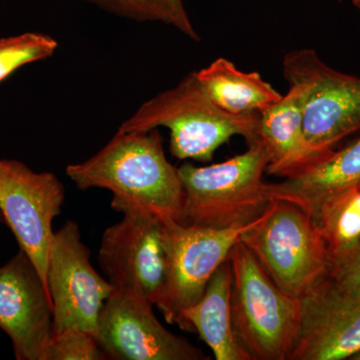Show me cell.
<instances>
[{"mask_svg":"<svg viewBox=\"0 0 360 360\" xmlns=\"http://www.w3.org/2000/svg\"><path fill=\"white\" fill-rule=\"evenodd\" d=\"M153 307V303L136 293L115 290L104 303L96 335L108 359H206L200 348L167 330Z\"/></svg>","mask_w":360,"mask_h":360,"instance_id":"8fae6325","label":"cell"},{"mask_svg":"<svg viewBox=\"0 0 360 360\" xmlns=\"http://www.w3.org/2000/svg\"><path fill=\"white\" fill-rule=\"evenodd\" d=\"M106 13L137 22H162L176 28L169 0H84Z\"/></svg>","mask_w":360,"mask_h":360,"instance_id":"ffe728a7","label":"cell"},{"mask_svg":"<svg viewBox=\"0 0 360 360\" xmlns=\"http://www.w3.org/2000/svg\"><path fill=\"white\" fill-rule=\"evenodd\" d=\"M108 359L96 335L70 328L53 333L46 352V360H103Z\"/></svg>","mask_w":360,"mask_h":360,"instance_id":"44dd1931","label":"cell"},{"mask_svg":"<svg viewBox=\"0 0 360 360\" xmlns=\"http://www.w3.org/2000/svg\"><path fill=\"white\" fill-rule=\"evenodd\" d=\"M123 219L103 232L98 262L115 290L156 305L167 281V224L135 203L111 201Z\"/></svg>","mask_w":360,"mask_h":360,"instance_id":"52a82bcc","label":"cell"},{"mask_svg":"<svg viewBox=\"0 0 360 360\" xmlns=\"http://www.w3.org/2000/svg\"><path fill=\"white\" fill-rule=\"evenodd\" d=\"M4 220V217H2L1 212H0V221H2Z\"/></svg>","mask_w":360,"mask_h":360,"instance_id":"484cf974","label":"cell"},{"mask_svg":"<svg viewBox=\"0 0 360 360\" xmlns=\"http://www.w3.org/2000/svg\"><path fill=\"white\" fill-rule=\"evenodd\" d=\"M169 2L172 8H174L175 18H176V30L188 37L189 39L198 41L200 39V35L194 30L193 23L189 20L188 14H187L186 7H184V0H169Z\"/></svg>","mask_w":360,"mask_h":360,"instance_id":"603a6c76","label":"cell"},{"mask_svg":"<svg viewBox=\"0 0 360 360\" xmlns=\"http://www.w3.org/2000/svg\"><path fill=\"white\" fill-rule=\"evenodd\" d=\"M58 44L42 33H23L0 39V82L27 63L53 56Z\"/></svg>","mask_w":360,"mask_h":360,"instance_id":"d6986e66","label":"cell"},{"mask_svg":"<svg viewBox=\"0 0 360 360\" xmlns=\"http://www.w3.org/2000/svg\"><path fill=\"white\" fill-rule=\"evenodd\" d=\"M231 321L250 360H290L300 335L302 302L270 278L240 240L229 253Z\"/></svg>","mask_w":360,"mask_h":360,"instance_id":"277c9868","label":"cell"},{"mask_svg":"<svg viewBox=\"0 0 360 360\" xmlns=\"http://www.w3.org/2000/svg\"><path fill=\"white\" fill-rule=\"evenodd\" d=\"M316 225L326 240L331 259L352 250L360 241V191L338 201L324 213Z\"/></svg>","mask_w":360,"mask_h":360,"instance_id":"ac0fdd59","label":"cell"},{"mask_svg":"<svg viewBox=\"0 0 360 360\" xmlns=\"http://www.w3.org/2000/svg\"><path fill=\"white\" fill-rule=\"evenodd\" d=\"M258 139L269 153L267 174L281 179L302 172L329 153L314 148L307 141L302 101L291 86L281 101L260 111Z\"/></svg>","mask_w":360,"mask_h":360,"instance_id":"9a60e30c","label":"cell"},{"mask_svg":"<svg viewBox=\"0 0 360 360\" xmlns=\"http://www.w3.org/2000/svg\"><path fill=\"white\" fill-rule=\"evenodd\" d=\"M229 258L210 277L200 300L180 312L176 326L196 333L217 360H250L232 328Z\"/></svg>","mask_w":360,"mask_h":360,"instance_id":"2e32d148","label":"cell"},{"mask_svg":"<svg viewBox=\"0 0 360 360\" xmlns=\"http://www.w3.org/2000/svg\"><path fill=\"white\" fill-rule=\"evenodd\" d=\"M283 75L300 94L307 141L319 150H333L360 130V77L333 70L314 49L286 53Z\"/></svg>","mask_w":360,"mask_h":360,"instance_id":"8992f818","label":"cell"},{"mask_svg":"<svg viewBox=\"0 0 360 360\" xmlns=\"http://www.w3.org/2000/svg\"><path fill=\"white\" fill-rule=\"evenodd\" d=\"M352 360H360V352H357L356 354H354V356L350 359Z\"/></svg>","mask_w":360,"mask_h":360,"instance_id":"d4e9b609","label":"cell"},{"mask_svg":"<svg viewBox=\"0 0 360 360\" xmlns=\"http://www.w3.org/2000/svg\"><path fill=\"white\" fill-rule=\"evenodd\" d=\"M269 162V153L257 139L245 153L224 162L180 165L184 224L222 229L262 217L272 201L264 179Z\"/></svg>","mask_w":360,"mask_h":360,"instance_id":"3957f363","label":"cell"},{"mask_svg":"<svg viewBox=\"0 0 360 360\" xmlns=\"http://www.w3.org/2000/svg\"><path fill=\"white\" fill-rule=\"evenodd\" d=\"M326 281L341 292L360 293V241L345 255L333 260Z\"/></svg>","mask_w":360,"mask_h":360,"instance_id":"7402d4cb","label":"cell"},{"mask_svg":"<svg viewBox=\"0 0 360 360\" xmlns=\"http://www.w3.org/2000/svg\"><path fill=\"white\" fill-rule=\"evenodd\" d=\"M46 283L52 302L53 333L77 328L96 335L104 303L115 290L92 266L90 250L72 220H68L54 233Z\"/></svg>","mask_w":360,"mask_h":360,"instance_id":"9c48e42d","label":"cell"},{"mask_svg":"<svg viewBox=\"0 0 360 360\" xmlns=\"http://www.w3.org/2000/svg\"><path fill=\"white\" fill-rule=\"evenodd\" d=\"M65 200V186L51 172H35L20 161L0 160V212L46 288L52 222Z\"/></svg>","mask_w":360,"mask_h":360,"instance_id":"ba28073f","label":"cell"},{"mask_svg":"<svg viewBox=\"0 0 360 360\" xmlns=\"http://www.w3.org/2000/svg\"><path fill=\"white\" fill-rule=\"evenodd\" d=\"M0 328L18 360H46L53 335L52 302L39 271L20 250L0 267Z\"/></svg>","mask_w":360,"mask_h":360,"instance_id":"7c38bea8","label":"cell"},{"mask_svg":"<svg viewBox=\"0 0 360 360\" xmlns=\"http://www.w3.org/2000/svg\"><path fill=\"white\" fill-rule=\"evenodd\" d=\"M196 77L213 103L231 115L259 113L283 96L257 71L239 70L224 58L196 71Z\"/></svg>","mask_w":360,"mask_h":360,"instance_id":"e0dca14e","label":"cell"},{"mask_svg":"<svg viewBox=\"0 0 360 360\" xmlns=\"http://www.w3.org/2000/svg\"><path fill=\"white\" fill-rule=\"evenodd\" d=\"M258 122L259 113L236 115L220 110L193 71L176 86L146 101L118 130L149 131L167 127L172 156L210 162L215 151L236 135L245 137L248 144L257 141Z\"/></svg>","mask_w":360,"mask_h":360,"instance_id":"7a4b0ae2","label":"cell"},{"mask_svg":"<svg viewBox=\"0 0 360 360\" xmlns=\"http://www.w3.org/2000/svg\"><path fill=\"white\" fill-rule=\"evenodd\" d=\"M360 191V137L283 181L269 184L272 200L292 203L317 224L338 201Z\"/></svg>","mask_w":360,"mask_h":360,"instance_id":"5bb4252c","label":"cell"},{"mask_svg":"<svg viewBox=\"0 0 360 360\" xmlns=\"http://www.w3.org/2000/svg\"><path fill=\"white\" fill-rule=\"evenodd\" d=\"M240 241L284 292L302 298L326 281L330 252L321 229L307 213L274 200Z\"/></svg>","mask_w":360,"mask_h":360,"instance_id":"5b68a950","label":"cell"},{"mask_svg":"<svg viewBox=\"0 0 360 360\" xmlns=\"http://www.w3.org/2000/svg\"><path fill=\"white\" fill-rule=\"evenodd\" d=\"M302 324L290 360L350 359L360 352V293L326 281L300 298Z\"/></svg>","mask_w":360,"mask_h":360,"instance_id":"4fadbf2b","label":"cell"},{"mask_svg":"<svg viewBox=\"0 0 360 360\" xmlns=\"http://www.w3.org/2000/svg\"><path fill=\"white\" fill-rule=\"evenodd\" d=\"M352 4L360 11V0H352Z\"/></svg>","mask_w":360,"mask_h":360,"instance_id":"cb8c5ba5","label":"cell"},{"mask_svg":"<svg viewBox=\"0 0 360 360\" xmlns=\"http://www.w3.org/2000/svg\"><path fill=\"white\" fill-rule=\"evenodd\" d=\"M66 174L78 189H108L113 200L135 203L165 224L184 222V187L179 169L165 156L158 129L123 132Z\"/></svg>","mask_w":360,"mask_h":360,"instance_id":"6da1fadb","label":"cell"},{"mask_svg":"<svg viewBox=\"0 0 360 360\" xmlns=\"http://www.w3.org/2000/svg\"><path fill=\"white\" fill-rule=\"evenodd\" d=\"M255 221L222 229L167 224V281L156 303L165 321L176 324L180 312L200 300L210 277Z\"/></svg>","mask_w":360,"mask_h":360,"instance_id":"30bf717a","label":"cell"}]
</instances>
